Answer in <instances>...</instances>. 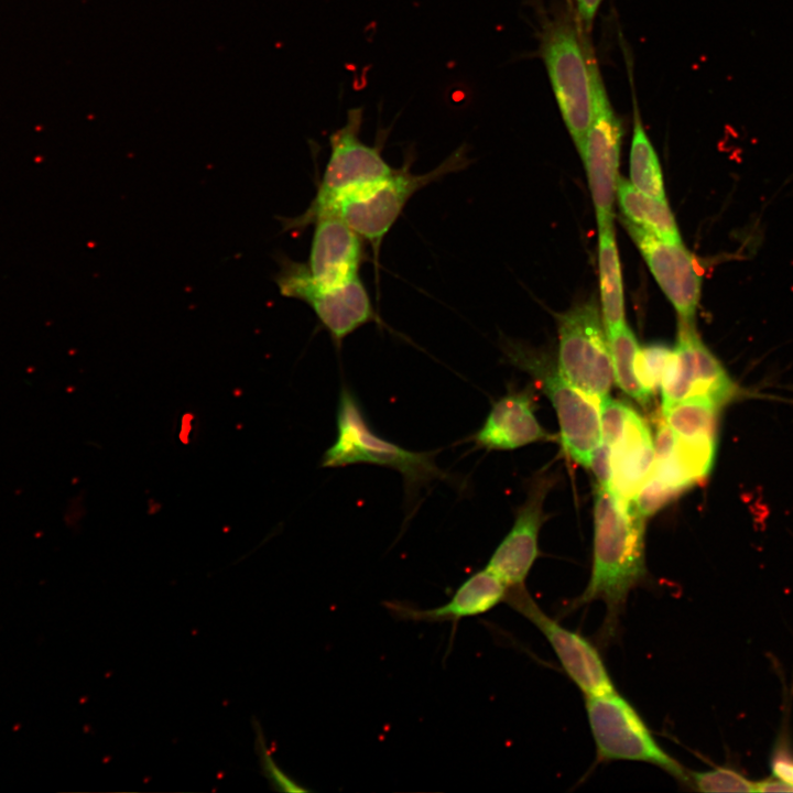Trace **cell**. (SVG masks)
Instances as JSON below:
<instances>
[{"mask_svg": "<svg viewBox=\"0 0 793 793\" xmlns=\"http://www.w3.org/2000/svg\"><path fill=\"white\" fill-rule=\"evenodd\" d=\"M595 474L598 484L611 488L612 486V466H611V446L601 441L595 448L589 466Z\"/></svg>", "mask_w": 793, "mask_h": 793, "instance_id": "f1b7e54d", "label": "cell"}, {"mask_svg": "<svg viewBox=\"0 0 793 793\" xmlns=\"http://www.w3.org/2000/svg\"><path fill=\"white\" fill-rule=\"evenodd\" d=\"M682 492L683 491L672 488L650 475L629 502L645 518L658 512Z\"/></svg>", "mask_w": 793, "mask_h": 793, "instance_id": "4316f807", "label": "cell"}, {"mask_svg": "<svg viewBox=\"0 0 793 793\" xmlns=\"http://www.w3.org/2000/svg\"><path fill=\"white\" fill-rule=\"evenodd\" d=\"M654 463L653 439L648 424L629 408L624 430L611 447L613 492L623 501L633 499L649 478Z\"/></svg>", "mask_w": 793, "mask_h": 793, "instance_id": "ac0fdd59", "label": "cell"}, {"mask_svg": "<svg viewBox=\"0 0 793 793\" xmlns=\"http://www.w3.org/2000/svg\"><path fill=\"white\" fill-rule=\"evenodd\" d=\"M632 99L634 124L630 148V183L650 197L666 200L663 175L656 152L642 126L634 94Z\"/></svg>", "mask_w": 793, "mask_h": 793, "instance_id": "44dd1931", "label": "cell"}, {"mask_svg": "<svg viewBox=\"0 0 793 793\" xmlns=\"http://www.w3.org/2000/svg\"><path fill=\"white\" fill-rule=\"evenodd\" d=\"M591 78L594 115L580 156L599 228L613 220L623 126L610 104L596 62Z\"/></svg>", "mask_w": 793, "mask_h": 793, "instance_id": "8fae6325", "label": "cell"}, {"mask_svg": "<svg viewBox=\"0 0 793 793\" xmlns=\"http://www.w3.org/2000/svg\"><path fill=\"white\" fill-rule=\"evenodd\" d=\"M648 576L643 517L611 488L597 484L594 491L590 578L580 596L573 599L566 609L571 612L593 601H602L606 615L599 638L608 644L618 634L630 593L643 586Z\"/></svg>", "mask_w": 793, "mask_h": 793, "instance_id": "6da1fadb", "label": "cell"}, {"mask_svg": "<svg viewBox=\"0 0 793 793\" xmlns=\"http://www.w3.org/2000/svg\"><path fill=\"white\" fill-rule=\"evenodd\" d=\"M686 789L697 792H753V782L728 767L707 771L687 769Z\"/></svg>", "mask_w": 793, "mask_h": 793, "instance_id": "cb8c5ba5", "label": "cell"}, {"mask_svg": "<svg viewBox=\"0 0 793 793\" xmlns=\"http://www.w3.org/2000/svg\"><path fill=\"white\" fill-rule=\"evenodd\" d=\"M313 225L306 263L313 279L324 285H340L359 276L368 260L366 241L335 213L321 216Z\"/></svg>", "mask_w": 793, "mask_h": 793, "instance_id": "5bb4252c", "label": "cell"}, {"mask_svg": "<svg viewBox=\"0 0 793 793\" xmlns=\"http://www.w3.org/2000/svg\"><path fill=\"white\" fill-rule=\"evenodd\" d=\"M279 263L274 281L280 293L311 306L337 348L361 326L371 322L383 324L359 276L340 285H324L313 279L306 263L285 256H280Z\"/></svg>", "mask_w": 793, "mask_h": 793, "instance_id": "ba28073f", "label": "cell"}, {"mask_svg": "<svg viewBox=\"0 0 793 793\" xmlns=\"http://www.w3.org/2000/svg\"><path fill=\"white\" fill-rule=\"evenodd\" d=\"M772 770L775 776L793 785V760L784 756L773 759Z\"/></svg>", "mask_w": 793, "mask_h": 793, "instance_id": "1f68e13d", "label": "cell"}, {"mask_svg": "<svg viewBox=\"0 0 793 793\" xmlns=\"http://www.w3.org/2000/svg\"><path fill=\"white\" fill-rule=\"evenodd\" d=\"M598 264L601 316L607 333H611L626 325L621 269L613 222L599 227Z\"/></svg>", "mask_w": 793, "mask_h": 793, "instance_id": "ffe728a7", "label": "cell"}, {"mask_svg": "<svg viewBox=\"0 0 793 793\" xmlns=\"http://www.w3.org/2000/svg\"><path fill=\"white\" fill-rule=\"evenodd\" d=\"M601 2L602 0H576L580 29L583 26L585 32L590 31L593 21Z\"/></svg>", "mask_w": 793, "mask_h": 793, "instance_id": "f546056e", "label": "cell"}, {"mask_svg": "<svg viewBox=\"0 0 793 793\" xmlns=\"http://www.w3.org/2000/svg\"><path fill=\"white\" fill-rule=\"evenodd\" d=\"M721 408L703 400H688L662 411L672 431L680 436L718 435Z\"/></svg>", "mask_w": 793, "mask_h": 793, "instance_id": "603a6c76", "label": "cell"}, {"mask_svg": "<svg viewBox=\"0 0 793 793\" xmlns=\"http://www.w3.org/2000/svg\"><path fill=\"white\" fill-rule=\"evenodd\" d=\"M585 707L597 762L650 763L685 785L687 769L659 745L640 713L621 694L585 696Z\"/></svg>", "mask_w": 793, "mask_h": 793, "instance_id": "8992f818", "label": "cell"}, {"mask_svg": "<svg viewBox=\"0 0 793 793\" xmlns=\"http://www.w3.org/2000/svg\"><path fill=\"white\" fill-rule=\"evenodd\" d=\"M504 352L510 362L539 379L557 413L566 452L575 461L588 467L601 442L598 403L573 387L557 367L537 359L519 345L507 343Z\"/></svg>", "mask_w": 793, "mask_h": 793, "instance_id": "9c48e42d", "label": "cell"}, {"mask_svg": "<svg viewBox=\"0 0 793 793\" xmlns=\"http://www.w3.org/2000/svg\"><path fill=\"white\" fill-rule=\"evenodd\" d=\"M548 488L547 480H536L526 501L518 511L510 532L492 553L487 568L496 574L508 589L524 585L537 555V536L544 520L543 501Z\"/></svg>", "mask_w": 793, "mask_h": 793, "instance_id": "9a60e30c", "label": "cell"}, {"mask_svg": "<svg viewBox=\"0 0 793 793\" xmlns=\"http://www.w3.org/2000/svg\"><path fill=\"white\" fill-rule=\"evenodd\" d=\"M753 792H793V785L773 775L771 778L753 782Z\"/></svg>", "mask_w": 793, "mask_h": 793, "instance_id": "4dcf8cb0", "label": "cell"}, {"mask_svg": "<svg viewBox=\"0 0 793 793\" xmlns=\"http://www.w3.org/2000/svg\"><path fill=\"white\" fill-rule=\"evenodd\" d=\"M362 117L360 107L348 110L346 123L330 134V154L316 194L304 213L281 219L284 231L305 230L340 199L370 188L393 173L394 169L381 154L387 131L379 133L374 145L365 144L359 139Z\"/></svg>", "mask_w": 793, "mask_h": 793, "instance_id": "3957f363", "label": "cell"}, {"mask_svg": "<svg viewBox=\"0 0 793 793\" xmlns=\"http://www.w3.org/2000/svg\"><path fill=\"white\" fill-rule=\"evenodd\" d=\"M532 405L528 392L509 391L492 404L470 442L478 448L506 450L552 437L540 425Z\"/></svg>", "mask_w": 793, "mask_h": 793, "instance_id": "2e32d148", "label": "cell"}, {"mask_svg": "<svg viewBox=\"0 0 793 793\" xmlns=\"http://www.w3.org/2000/svg\"><path fill=\"white\" fill-rule=\"evenodd\" d=\"M607 334L617 384L638 403L649 404L652 395L640 384L634 371V360L640 348L634 334L627 324L622 328Z\"/></svg>", "mask_w": 793, "mask_h": 793, "instance_id": "7402d4cb", "label": "cell"}, {"mask_svg": "<svg viewBox=\"0 0 793 793\" xmlns=\"http://www.w3.org/2000/svg\"><path fill=\"white\" fill-rule=\"evenodd\" d=\"M336 425V439L324 453L322 467L372 464L398 470L404 480L408 506L415 503L421 489L434 480L447 481L459 490L465 487L459 477L437 466L435 457L438 450L413 452L378 436L368 425L358 399L347 385H343L339 392Z\"/></svg>", "mask_w": 793, "mask_h": 793, "instance_id": "7a4b0ae2", "label": "cell"}, {"mask_svg": "<svg viewBox=\"0 0 793 793\" xmlns=\"http://www.w3.org/2000/svg\"><path fill=\"white\" fill-rule=\"evenodd\" d=\"M672 349L663 345H651L639 348L636 360V376L643 389L653 397L661 385L663 372L671 357Z\"/></svg>", "mask_w": 793, "mask_h": 793, "instance_id": "d4e9b609", "label": "cell"}, {"mask_svg": "<svg viewBox=\"0 0 793 793\" xmlns=\"http://www.w3.org/2000/svg\"><path fill=\"white\" fill-rule=\"evenodd\" d=\"M660 389L662 411L688 400L723 408L741 395L740 388L696 334L695 325L681 323Z\"/></svg>", "mask_w": 793, "mask_h": 793, "instance_id": "30bf717a", "label": "cell"}, {"mask_svg": "<svg viewBox=\"0 0 793 793\" xmlns=\"http://www.w3.org/2000/svg\"><path fill=\"white\" fill-rule=\"evenodd\" d=\"M562 376L596 403L608 397L615 379L602 316L589 301L558 318V365Z\"/></svg>", "mask_w": 793, "mask_h": 793, "instance_id": "52a82bcc", "label": "cell"}, {"mask_svg": "<svg viewBox=\"0 0 793 793\" xmlns=\"http://www.w3.org/2000/svg\"><path fill=\"white\" fill-rule=\"evenodd\" d=\"M504 602L531 621L547 639L563 670L584 696L616 691L615 684L594 643L545 613L525 586L508 589Z\"/></svg>", "mask_w": 793, "mask_h": 793, "instance_id": "7c38bea8", "label": "cell"}, {"mask_svg": "<svg viewBox=\"0 0 793 793\" xmlns=\"http://www.w3.org/2000/svg\"><path fill=\"white\" fill-rule=\"evenodd\" d=\"M503 582L487 567L469 576L446 604L419 609L400 602H388V610L399 619L423 622H457L463 618L488 612L506 600Z\"/></svg>", "mask_w": 793, "mask_h": 793, "instance_id": "e0dca14e", "label": "cell"}, {"mask_svg": "<svg viewBox=\"0 0 793 793\" xmlns=\"http://www.w3.org/2000/svg\"><path fill=\"white\" fill-rule=\"evenodd\" d=\"M623 222L655 281L677 312L680 323L695 325L703 276L693 254L682 242L661 240L627 219Z\"/></svg>", "mask_w": 793, "mask_h": 793, "instance_id": "4fadbf2b", "label": "cell"}, {"mask_svg": "<svg viewBox=\"0 0 793 793\" xmlns=\"http://www.w3.org/2000/svg\"><path fill=\"white\" fill-rule=\"evenodd\" d=\"M616 195L623 219L661 240L672 243L682 242L678 227L666 200L643 194L622 177L618 178Z\"/></svg>", "mask_w": 793, "mask_h": 793, "instance_id": "d6986e66", "label": "cell"}, {"mask_svg": "<svg viewBox=\"0 0 793 793\" xmlns=\"http://www.w3.org/2000/svg\"><path fill=\"white\" fill-rule=\"evenodd\" d=\"M412 162L413 156L406 154L403 165L394 169L387 180L340 199L329 211L339 215L354 231L370 245L376 272L382 240L402 214L410 198L431 183L467 169L470 163L465 143L452 152L439 165L424 174L412 173L410 169Z\"/></svg>", "mask_w": 793, "mask_h": 793, "instance_id": "5b68a950", "label": "cell"}, {"mask_svg": "<svg viewBox=\"0 0 793 793\" xmlns=\"http://www.w3.org/2000/svg\"><path fill=\"white\" fill-rule=\"evenodd\" d=\"M540 52L563 120L582 154L594 115L591 70L596 61L589 44L573 19L562 15L542 26Z\"/></svg>", "mask_w": 793, "mask_h": 793, "instance_id": "277c9868", "label": "cell"}, {"mask_svg": "<svg viewBox=\"0 0 793 793\" xmlns=\"http://www.w3.org/2000/svg\"><path fill=\"white\" fill-rule=\"evenodd\" d=\"M629 406L609 397L599 402L601 441L611 447L621 437Z\"/></svg>", "mask_w": 793, "mask_h": 793, "instance_id": "83f0119b", "label": "cell"}, {"mask_svg": "<svg viewBox=\"0 0 793 793\" xmlns=\"http://www.w3.org/2000/svg\"><path fill=\"white\" fill-rule=\"evenodd\" d=\"M252 726L256 736L254 750L259 758L260 768L263 776L269 781L272 789L281 792H307L306 787H303L293 780L275 762L259 721L254 720Z\"/></svg>", "mask_w": 793, "mask_h": 793, "instance_id": "484cf974", "label": "cell"}]
</instances>
